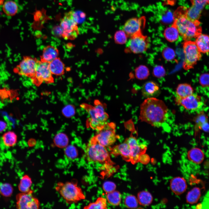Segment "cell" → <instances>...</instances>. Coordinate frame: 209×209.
I'll return each mask as SVG.
<instances>
[{
  "label": "cell",
  "mask_w": 209,
  "mask_h": 209,
  "mask_svg": "<svg viewBox=\"0 0 209 209\" xmlns=\"http://www.w3.org/2000/svg\"><path fill=\"white\" fill-rule=\"evenodd\" d=\"M168 111L162 100L154 97L147 98L140 105L139 119L153 127H159L166 120Z\"/></svg>",
  "instance_id": "1"
},
{
  "label": "cell",
  "mask_w": 209,
  "mask_h": 209,
  "mask_svg": "<svg viewBox=\"0 0 209 209\" xmlns=\"http://www.w3.org/2000/svg\"><path fill=\"white\" fill-rule=\"evenodd\" d=\"M186 8L180 7L175 12L172 24L177 29L179 34L185 41L196 38L202 33V28L199 20L192 21L185 15Z\"/></svg>",
  "instance_id": "2"
},
{
  "label": "cell",
  "mask_w": 209,
  "mask_h": 209,
  "mask_svg": "<svg viewBox=\"0 0 209 209\" xmlns=\"http://www.w3.org/2000/svg\"><path fill=\"white\" fill-rule=\"evenodd\" d=\"M81 107L85 109L89 116L87 126L97 131L102 129L107 123L109 115L105 110L106 106L98 100H95L94 105L83 103Z\"/></svg>",
  "instance_id": "3"
},
{
  "label": "cell",
  "mask_w": 209,
  "mask_h": 209,
  "mask_svg": "<svg viewBox=\"0 0 209 209\" xmlns=\"http://www.w3.org/2000/svg\"><path fill=\"white\" fill-rule=\"evenodd\" d=\"M55 189L68 204L77 203L85 198L80 188L73 181L59 182Z\"/></svg>",
  "instance_id": "4"
},
{
  "label": "cell",
  "mask_w": 209,
  "mask_h": 209,
  "mask_svg": "<svg viewBox=\"0 0 209 209\" xmlns=\"http://www.w3.org/2000/svg\"><path fill=\"white\" fill-rule=\"evenodd\" d=\"M85 153L89 161L108 165L114 164L105 147L98 143L93 137L91 138L87 145Z\"/></svg>",
  "instance_id": "5"
},
{
  "label": "cell",
  "mask_w": 209,
  "mask_h": 209,
  "mask_svg": "<svg viewBox=\"0 0 209 209\" xmlns=\"http://www.w3.org/2000/svg\"><path fill=\"white\" fill-rule=\"evenodd\" d=\"M185 60L183 67L188 70L193 69L201 58V53L195 42L190 40L185 41L183 44Z\"/></svg>",
  "instance_id": "6"
},
{
  "label": "cell",
  "mask_w": 209,
  "mask_h": 209,
  "mask_svg": "<svg viewBox=\"0 0 209 209\" xmlns=\"http://www.w3.org/2000/svg\"><path fill=\"white\" fill-rule=\"evenodd\" d=\"M78 24L73 17V11L66 13L60 25L62 30V37L65 39H75L79 34Z\"/></svg>",
  "instance_id": "7"
},
{
  "label": "cell",
  "mask_w": 209,
  "mask_h": 209,
  "mask_svg": "<svg viewBox=\"0 0 209 209\" xmlns=\"http://www.w3.org/2000/svg\"><path fill=\"white\" fill-rule=\"evenodd\" d=\"M52 75L49 63L38 60L35 73L30 79L33 84L38 87L44 82L47 84L53 83L54 79Z\"/></svg>",
  "instance_id": "8"
},
{
  "label": "cell",
  "mask_w": 209,
  "mask_h": 209,
  "mask_svg": "<svg viewBox=\"0 0 209 209\" xmlns=\"http://www.w3.org/2000/svg\"><path fill=\"white\" fill-rule=\"evenodd\" d=\"M116 127L115 123L107 122L102 129L97 131L93 137L98 143L102 146H109L113 144L118 138L115 132Z\"/></svg>",
  "instance_id": "9"
},
{
  "label": "cell",
  "mask_w": 209,
  "mask_h": 209,
  "mask_svg": "<svg viewBox=\"0 0 209 209\" xmlns=\"http://www.w3.org/2000/svg\"><path fill=\"white\" fill-rule=\"evenodd\" d=\"M175 101L177 104L183 106L186 110L197 113L202 112L205 106L201 96L194 93L183 99H175Z\"/></svg>",
  "instance_id": "10"
},
{
  "label": "cell",
  "mask_w": 209,
  "mask_h": 209,
  "mask_svg": "<svg viewBox=\"0 0 209 209\" xmlns=\"http://www.w3.org/2000/svg\"><path fill=\"white\" fill-rule=\"evenodd\" d=\"M38 60L29 56H24L19 63L15 67L14 72L19 75L31 78L34 75Z\"/></svg>",
  "instance_id": "11"
},
{
  "label": "cell",
  "mask_w": 209,
  "mask_h": 209,
  "mask_svg": "<svg viewBox=\"0 0 209 209\" xmlns=\"http://www.w3.org/2000/svg\"><path fill=\"white\" fill-rule=\"evenodd\" d=\"M149 44L147 37L140 33L130 37L126 44V46L128 51L134 53H139L146 51Z\"/></svg>",
  "instance_id": "12"
},
{
  "label": "cell",
  "mask_w": 209,
  "mask_h": 209,
  "mask_svg": "<svg viewBox=\"0 0 209 209\" xmlns=\"http://www.w3.org/2000/svg\"><path fill=\"white\" fill-rule=\"evenodd\" d=\"M40 206V202L33 194V190L21 192L17 197V206L20 209H38Z\"/></svg>",
  "instance_id": "13"
},
{
  "label": "cell",
  "mask_w": 209,
  "mask_h": 209,
  "mask_svg": "<svg viewBox=\"0 0 209 209\" xmlns=\"http://www.w3.org/2000/svg\"><path fill=\"white\" fill-rule=\"evenodd\" d=\"M144 17L140 18H132L128 20L122 26V30L130 38L137 34L141 33V29L145 23Z\"/></svg>",
  "instance_id": "14"
},
{
  "label": "cell",
  "mask_w": 209,
  "mask_h": 209,
  "mask_svg": "<svg viewBox=\"0 0 209 209\" xmlns=\"http://www.w3.org/2000/svg\"><path fill=\"white\" fill-rule=\"evenodd\" d=\"M129 146L131 150V156L130 162L134 164L139 162L140 156L144 153L147 149L146 147L143 145H139L137 139L133 135L125 140Z\"/></svg>",
  "instance_id": "15"
},
{
  "label": "cell",
  "mask_w": 209,
  "mask_h": 209,
  "mask_svg": "<svg viewBox=\"0 0 209 209\" xmlns=\"http://www.w3.org/2000/svg\"><path fill=\"white\" fill-rule=\"evenodd\" d=\"M111 153L114 156L120 155L125 161L127 162L131 161V150L126 141L112 148L111 149Z\"/></svg>",
  "instance_id": "16"
},
{
  "label": "cell",
  "mask_w": 209,
  "mask_h": 209,
  "mask_svg": "<svg viewBox=\"0 0 209 209\" xmlns=\"http://www.w3.org/2000/svg\"><path fill=\"white\" fill-rule=\"evenodd\" d=\"M170 186L172 191L176 195H180L184 193L187 188L185 180L183 177H176L170 181Z\"/></svg>",
  "instance_id": "17"
},
{
  "label": "cell",
  "mask_w": 209,
  "mask_h": 209,
  "mask_svg": "<svg viewBox=\"0 0 209 209\" xmlns=\"http://www.w3.org/2000/svg\"><path fill=\"white\" fill-rule=\"evenodd\" d=\"M141 91L143 96L147 98L154 97L160 93L159 88L158 84L151 81L145 83L142 87Z\"/></svg>",
  "instance_id": "18"
},
{
  "label": "cell",
  "mask_w": 209,
  "mask_h": 209,
  "mask_svg": "<svg viewBox=\"0 0 209 209\" xmlns=\"http://www.w3.org/2000/svg\"><path fill=\"white\" fill-rule=\"evenodd\" d=\"M59 54V51L57 48L51 45H48L43 49L42 54L40 57V60L50 63L57 57Z\"/></svg>",
  "instance_id": "19"
},
{
  "label": "cell",
  "mask_w": 209,
  "mask_h": 209,
  "mask_svg": "<svg viewBox=\"0 0 209 209\" xmlns=\"http://www.w3.org/2000/svg\"><path fill=\"white\" fill-rule=\"evenodd\" d=\"M196 45L201 53L205 54L209 53V36L201 34L196 38Z\"/></svg>",
  "instance_id": "20"
},
{
  "label": "cell",
  "mask_w": 209,
  "mask_h": 209,
  "mask_svg": "<svg viewBox=\"0 0 209 209\" xmlns=\"http://www.w3.org/2000/svg\"><path fill=\"white\" fill-rule=\"evenodd\" d=\"M187 156L189 160L193 163L199 164L203 161L204 154L201 149L195 147L192 148L188 151Z\"/></svg>",
  "instance_id": "21"
},
{
  "label": "cell",
  "mask_w": 209,
  "mask_h": 209,
  "mask_svg": "<svg viewBox=\"0 0 209 209\" xmlns=\"http://www.w3.org/2000/svg\"><path fill=\"white\" fill-rule=\"evenodd\" d=\"M49 66L52 74L59 76L64 73V64L59 57H57L49 63Z\"/></svg>",
  "instance_id": "22"
},
{
  "label": "cell",
  "mask_w": 209,
  "mask_h": 209,
  "mask_svg": "<svg viewBox=\"0 0 209 209\" xmlns=\"http://www.w3.org/2000/svg\"><path fill=\"white\" fill-rule=\"evenodd\" d=\"M193 92V89L190 84L187 83L179 84L176 88L175 99L184 98L192 95Z\"/></svg>",
  "instance_id": "23"
},
{
  "label": "cell",
  "mask_w": 209,
  "mask_h": 209,
  "mask_svg": "<svg viewBox=\"0 0 209 209\" xmlns=\"http://www.w3.org/2000/svg\"><path fill=\"white\" fill-rule=\"evenodd\" d=\"M17 3L12 0H8L3 3V10L5 13L9 16L15 15L18 11Z\"/></svg>",
  "instance_id": "24"
},
{
  "label": "cell",
  "mask_w": 209,
  "mask_h": 209,
  "mask_svg": "<svg viewBox=\"0 0 209 209\" xmlns=\"http://www.w3.org/2000/svg\"><path fill=\"white\" fill-rule=\"evenodd\" d=\"M179 32L173 25L166 28L164 32L165 38L169 42H173L176 41L179 36Z\"/></svg>",
  "instance_id": "25"
},
{
  "label": "cell",
  "mask_w": 209,
  "mask_h": 209,
  "mask_svg": "<svg viewBox=\"0 0 209 209\" xmlns=\"http://www.w3.org/2000/svg\"><path fill=\"white\" fill-rule=\"evenodd\" d=\"M137 199L139 203L143 206H147L151 204L153 197L151 194L147 191H142L138 194Z\"/></svg>",
  "instance_id": "26"
},
{
  "label": "cell",
  "mask_w": 209,
  "mask_h": 209,
  "mask_svg": "<svg viewBox=\"0 0 209 209\" xmlns=\"http://www.w3.org/2000/svg\"><path fill=\"white\" fill-rule=\"evenodd\" d=\"M32 184V181L31 177L26 174L21 178L19 185V190L21 192L26 193L29 192Z\"/></svg>",
  "instance_id": "27"
},
{
  "label": "cell",
  "mask_w": 209,
  "mask_h": 209,
  "mask_svg": "<svg viewBox=\"0 0 209 209\" xmlns=\"http://www.w3.org/2000/svg\"><path fill=\"white\" fill-rule=\"evenodd\" d=\"M201 196L200 189L198 187H194L188 193L186 196V201L190 204L195 203L198 201Z\"/></svg>",
  "instance_id": "28"
},
{
  "label": "cell",
  "mask_w": 209,
  "mask_h": 209,
  "mask_svg": "<svg viewBox=\"0 0 209 209\" xmlns=\"http://www.w3.org/2000/svg\"><path fill=\"white\" fill-rule=\"evenodd\" d=\"M202 10L192 5L190 8H187L185 15L188 18L192 21L199 20L201 16Z\"/></svg>",
  "instance_id": "29"
},
{
  "label": "cell",
  "mask_w": 209,
  "mask_h": 209,
  "mask_svg": "<svg viewBox=\"0 0 209 209\" xmlns=\"http://www.w3.org/2000/svg\"><path fill=\"white\" fill-rule=\"evenodd\" d=\"M69 140L67 136L64 133H59L55 136L54 143L56 146L60 148L66 147L68 145Z\"/></svg>",
  "instance_id": "30"
},
{
  "label": "cell",
  "mask_w": 209,
  "mask_h": 209,
  "mask_svg": "<svg viewBox=\"0 0 209 209\" xmlns=\"http://www.w3.org/2000/svg\"><path fill=\"white\" fill-rule=\"evenodd\" d=\"M2 138L4 143L6 146L12 147L16 143L17 136L14 132L9 131L3 134Z\"/></svg>",
  "instance_id": "31"
},
{
  "label": "cell",
  "mask_w": 209,
  "mask_h": 209,
  "mask_svg": "<svg viewBox=\"0 0 209 209\" xmlns=\"http://www.w3.org/2000/svg\"><path fill=\"white\" fill-rule=\"evenodd\" d=\"M108 203L113 206L119 205L121 201V194L118 191L114 190L107 193L106 196Z\"/></svg>",
  "instance_id": "32"
},
{
  "label": "cell",
  "mask_w": 209,
  "mask_h": 209,
  "mask_svg": "<svg viewBox=\"0 0 209 209\" xmlns=\"http://www.w3.org/2000/svg\"><path fill=\"white\" fill-rule=\"evenodd\" d=\"M107 208L106 199L101 197L98 198L95 202L90 203L84 208L85 209H106Z\"/></svg>",
  "instance_id": "33"
},
{
  "label": "cell",
  "mask_w": 209,
  "mask_h": 209,
  "mask_svg": "<svg viewBox=\"0 0 209 209\" xmlns=\"http://www.w3.org/2000/svg\"><path fill=\"white\" fill-rule=\"evenodd\" d=\"M135 71L136 78L139 80L146 79L149 74L148 68L143 65H140L136 68Z\"/></svg>",
  "instance_id": "34"
},
{
  "label": "cell",
  "mask_w": 209,
  "mask_h": 209,
  "mask_svg": "<svg viewBox=\"0 0 209 209\" xmlns=\"http://www.w3.org/2000/svg\"><path fill=\"white\" fill-rule=\"evenodd\" d=\"M64 153L67 158L71 160L75 158L78 155L76 148L72 145H67L65 147Z\"/></svg>",
  "instance_id": "35"
},
{
  "label": "cell",
  "mask_w": 209,
  "mask_h": 209,
  "mask_svg": "<svg viewBox=\"0 0 209 209\" xmlns=\"http://www.w3.org/2000/svg\"><path fill=\"white\" fill-rule=\"evenodd\" d=\"M125 206L129 208H135L138 206L139 203L137 198L132 195H127L124 200Z\"/></svg>",
  "instance_id": "36"
},
{
  "label": "cell",
  "mask_w": 209,
  "mask_h": 209,
  "mask_svg": "<svg viewBox=\"0 0 209 209\" xmlns=\"http://www.w3.org/2000/svg\"><path fill=\"white\" fill-rule=\"evenodd\" d=\"M127 37L125 33L121 30L116 32L114 36V39L116 43L123 44L127 42Z\"/></svg>",
  "instance_id": "37"
},
{
  "label": "cell",
  "mask_w": 209,
  "mask_h": 209,
  "mask_svg": "<svg viewBox=\"0 0 209 209\" xmlns=\"http://www.w3.org/2000/svg\"><path fill=\"white\" fill-rule=\"evenodd\" d=\"M162 53L163 57L167 61H172L175 57V53L174 51L170 47L165 48L163 50Z\"/></svg>",
  "instance_id": "38"
},
{
  "label": "cell",
  "mask_w": 209,
  "mask_h": 209,
  "mask_svg": "<svg viewBox=\"0 0 209 209\" xmlns=\"http://www.w3.org/2000/svg\"><path fill=\"white\" fill-rule=\"evenodd\" d=\"M12 191V188L10 184L4 183L0 185V192L3 196L9 197L11 195Z\"/></svg>",
  "instance_id": "39"
},
{
  "label": "cell",
  "mask_w": 209,
  "mask_h": 209,
  "mask_svg": "<svg viewBox=\"0 0 209 209\" xmlns=\"http://www.w3.org/2000/svg\"><path fill=\"white\" fill-rule=\"evenodd\" d=\"M63 114L67 118H70L74 116L75 110L74 107L71 105L66 106L62 110Z\"/></svg>",
  "instance_id": "40"
},
{
  "label": "cell",
  "mask_w": 209,
  "mask_h": 209,
  "mask_svg": "<svg viewBox=\"0 0 209 209\" xmlns=\"http://www.w3.org/2000/svg\"><path fill=\"white\" fill-rule=\"evenodd\" d=\"M199 84L203 87H209V74L204 73L200 75L199 79Z\"/></svg>",
  "instance_id": "41"
},
{
  "label": "cell",
  "mask_w": 209,
  "mask_h": 209,
  "mask_svg": "<svg viewBox=\"0 0 209 209\" xmlns=\"http://www.w3.org/2000/svg\"><path fill=\"white\" fill-rule=\"evenodd\" d=\"M153 73L154 76L160 78L164 76L165 72L164 69L162 66L158 65L154 68Z\"/></svg>",
  "instance_id": "42"
},
{
  "label": "cell",
  "mask_w": 209,
  "mask_h": 209,
  "mask_svg": "<svg viewBox=\"0 0 209 209\" xmlns=\"http://www.w3.org/2000/svg\"><path fill=\"white\" fill-rule=\"evenodd\" d=\"M102 188L105 192L109 193L115 190L116 188V185L112 182L106 181L103 183Z\"/></svg>",
  "instance_id": "43"
},
{
  "label": "cell",
  "mask_w": 209,
  "mask_h": 209,
  "mask_svg": "<svg viewBox=\"0 0 209 209\" xmlns=\"http://www.w3.org/2000/svg\"><path fill=\"white\" fill-rule=\"evenodd\" d=\"M192 5L203 10L206 5L209 4V0H190Z\"/></svg>",
  "instance_id": "44"
},
{
  "label": "cell",
  "mask_w": 209,
  "mask_h": 209,
  "mask_svg": "<svg viewBox=\"0 0 209 209\" xmlns=\"http://www.w3.org/2000/svg\"><path fill=\"white\" fill-rule=\"evenodd\" d=\"M73 15L74 19L78 24L82 22L85 18V14L81 12L73 11Z\"/></svg>",
  "instance_id": "45"
},
{
  "label": "cell",
  "mask_w": 209,
  "mask_h": 209,
  "mask_svg": "<svg viewBox=\"0 0 209 209\" xmlns=\"http://www.w3.org/2000/svg\"><path fill=\"white\" fill-rule=\"evenodd\" d=\"M162 20L165 23H169L174 19V16L170 12H167L162 17Z\"/></svg>",
  "instance_id": "46"
},
{
  "label": "cell",
  "mask_w": 209,
  "mask_h": 209,
  "mask_svg": "<svg viewBox=\"0 0 209 209\" xmlns=\"http://www.w3.org/2000/svg\"><path fill=\"white\" fill-rule=\"evenodd\" d=\"M150 160L149 156L145 153L141 154L139 156V161L143 164H147Z\"/></svg>",
  "instance_id": "47"
},
{
  "label": "cell",
  "mask_w": 209,
  "mask_h": 209,
  "mask_svg": "<svg viewBox=\"0 0 209 209\" xmlns=\"http://www.w3.org/2000/svg\"><path fill=\"white\" fill-rule=\"evenodd\" d=\"M52 34L56 37H62V30L60 26L54 27L52 30Z\"/></svg>",
  "instance_id": "48"
},
{
  "label": "cell",
  "mask_w": 209,
  "mask_h": 209,
  "mask_svg": "<svg viewBox=\"0 0 209 209\" xmlns=\"http://www.w3.org/2000/svg\"><path fill=\"white\" fill-rule=\"evenodd\" d=\"M6 124L3 121H0V132L5 129L6 127Z\"/></svg>",
  "instance_id": "49"
},
{
  "label": "cell",
  "mask_w": 209,
  "mask_h": 209,
  "mask_svg": "<svg viewBox=\"0 0 209 209\" xmlns=\"http://www.w3.org/2000/svg\"><path fill=\"white\" fill-rule=\"evenodd\" d=\"M35 142L34 139H31L29 141L28 143L30 146L33 145L35 144Z\"/></svg>",
  "instance_id": "50"
},
{
  "label": "cell",
  "mask_w": 209,
  "mask_h": 209,
  "mask_svg": "<svg viewBox=\"0 0 209 209\" xmlns=\"http://www.w3.org/2000/svg\"><path fill=\"white\" fill-rule=\"evenodd\" d=\"M4 1V0H0V5L3 3Z\"/></svg>",
  "instance_id": "51"
}]
</instances>
